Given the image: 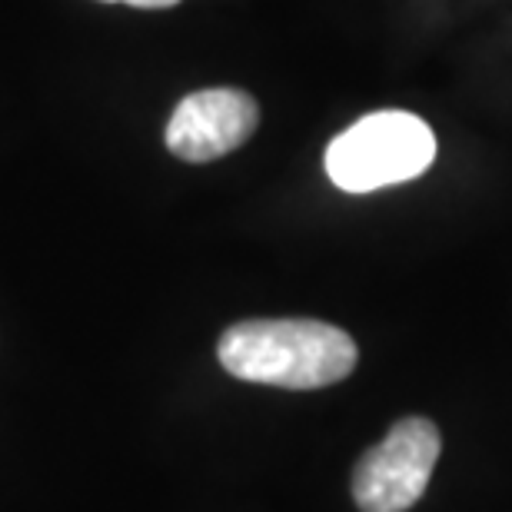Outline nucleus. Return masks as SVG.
<instances>
[{"label": "nucleus", "instance_id": "nucleus-2", "mask_svg": "<svg viewBox=\"0 0 512 512\" xmlns=\"http://www.w3.org/2000/svg\"><path fill=\"white\" fill-rule=\"evenodd\" d=\"M436 137L426 120L406 110H380L343 130L326 147V173L346 193H373L426 173Z\"/></svg>", "mask_w": 512, "mask_h": 512}, {"label": "nucleus", "instance_id": "nucleus-3", "mask_svg": "<svg viewBox=\"0 0 512 512\" xmlns=\"http://www.w3.org/2000/svg\"><path fill=\"white\" fill-rule=\"evenodd\" d=\"M443 436L433 419L409 416L389 429L380 446L366 449L353 469V499L363 512H406L426 493Z\"/></svg>", "mask_w": 512, "mask_h": 512}, {"label": "nucleus", "instance_id": "nucleus-4", "mask_svg": "<svg viewBox=\"0 0 512 512\" xmlns=\"http://www.w3.org/2000/svg\"><path fill=\"white\" fill-rule=\"evenodd\" d=\"M256 124L260 107L247 90L213 87L183 97L167 124V147L187 163H210L243 147Z\"/></svg>", "mask_w": 512, "mask_h": 512}, {"label": "nucleus", "instance_id": "nucleus-5", "mask_svg": "<svg viewBox=\"0 0 512 512\" xmlns=\"http://www.w3.org/2000/svg\"><path fill=\"white\" fill-rule=\"evenodd\" d=\"M107 4H130L140 10H163V7H177L180 0H107Z\"/></svg>", "mask_w": 512, "mask_h": 512}, {"label": "nucleus", "instance_id": "nucleus-1", "mask_svg": "<svg viewBox=\"0 0 512 512\" xmlns=\"http://www.w3.org/2000/svg\"><path fill=\"white\" fill-rule=\"evenodd\" d=\"M223 370L243 383L323 389L356 370L353 336L323 320H243L220 336Z\"/></svg>", "mask_w": 512, "mask_h": 512}]
</instances>
